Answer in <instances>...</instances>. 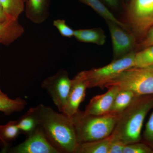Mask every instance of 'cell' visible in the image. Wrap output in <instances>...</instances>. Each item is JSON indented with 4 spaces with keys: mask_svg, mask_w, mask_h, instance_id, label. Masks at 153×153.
Instances as JSON below:
<instances>
[{
    "mask_svg": "<svg viewBox=\"0 0 153 153\" xmlns=\"http://www.w3.org/2000/svg\"><path fill=\"white\" fill-rule=\"evenodd\" d=\"M120 115L110 112L100 115H85L79 110L71 117L78 143L110 136L114 130Z\"/></svg>",
    "mask_w": 153,
    "mask_h": 153,
    "instance_id": "3957f363",
    "label": "cell"
},
{
    "mask_svg": "<svg viewBox=\"0 0 153 153\" xmlns=\"http://www.w3.org/2000/svg\"><path fill=\"white\" fill-rule=\"evenodd\" d=\"M136 52L131 51L119 59L114 60L106 66L78 73L86 82L88 88L99 87L102 89L117 75L128 68L134 67Z\"/></svg>",
    "mask_w": 153,
    "mask_h": 153,
    "instance_id": "5b68a950",
    "label": "cell"
},
{
    "mask_svg": "<svg viewBox=\"0 0 153 153\" xmlns=\"http://www.w3.org/2000/svg\"><path fill=\"white\" fill-rule=\"evenodd\" d=\"M27 105V102L20 97L12 99L6 94L0 95V111L4 113L6 115L22 111Z\"/></svg>",
    "mask_w": 153,
    "mask_h": 153,
    "instance_id": "d6986e66",
    "label": "cell"
},
{
    "mask_svg": "<svg viewBox=\"0 0 153 153\" xmlns=\"http://www.w3.org/2000/svg\"><path fill=\"white\" fill-rule=\"evenodd\" d=\"M137 96L131 91L120 89L115 97L109 112L120 114Z\"/></svg>",
    "mask_w": 153,
    "mask_h": 153,
    "instance_id": "e0dca14e",
    "label": "cell"
},
{
    "mask_svg": "<svg viewBox=\"0 0 153 153\" xmlns=\"http://www.w3.org/2000/svg\"><path fill=\"white\" fill-rule=\"evenodd\" d=\"M153 45V25L147 31L144 37L143 40L140 44L143 48Z\"/></svg>",
    "mask_w": 153,
    "mask_h": 153,
    "instance_id": "4316f807",
    "label": "cell"
},
{
    "mask_svg": "<svg viewBox=\"0 0 153 153\" xmlns=\"http://www.w3.org/2000/svg\"><path fill=\"white\" fill-rule=\"evenodd\" d=\"M126 14L134 33L144 37L153 25V0H130Z\"/></svg>",
    "mask_w": 153,
    "mask_h": 153,
    "instance_id": "8992f818",
    "label": "cell"
},
{
    "mask_svg": "<svg viewBox=\"0 0 153 153\" xmlns=\"http://www.w3.org/2000/svg\"><path fill=\"white\" fill-rule=\"evenodd\" d=\"M71 84L68 72L63 69L42 82L41 88L47 91L59 112L64 111Z\"/></svg>",
    "mask_w": 153,
    "mask_h": 153,
    "instance_id": "52a82bcc",
    "label": "cell"
},
{
    "mask_svg": "<svg viewBox=\"0 0 153 153\" xmlns=\"http://www.w3.org/2000/svg\"><path fill=\"white\" fill-rule=\"evenodd\" d=\"M153 66V45L144 48L142 51L136 52L134 58L135 67Z\"/></svg>",
    "mask_w": 153,
    "mask_h": 153,
    "instance_id": "7402d4cb",
    "label": "cell"
},
{
    "mask_svg": "<svg viewBox=\"0 0 153 153\" xmlns=\"http://www.w3.org/2000/svg\"><path fill=\"white\" fill-rule=\"evenodd\" d=\"M107 4L114 8H117L118 7V0H103Z\"/></svg>",
    "mask_w": 153,
    "mask_h": 153,
    "instance_id": "f1b7e54d",
    "label": "cell"
},
{
    "mask_svg": "<svg viewBox=\"0 0 153 153\" xmlns=\"http://www.w3.org/2000/svg\"><path fill=\"white\" fill-rule=\"evenodd\" d=\"M17 126L20 132L28 134L38 126V121L32 108L17 120Z\"/></svg>",
    "mask_w": 153,
    "mask_h": 153,
    "instance_id": "44dd1931",
    "label": "cell"
},
{
    "mask_svg": "<svg viewBox=\"0 0 153 153\" xmlns=\"http://www.w3.org/2000/svg\"><path fill=\"white\" fill-rule=\"evenodd\" d=\"M25 33L24 27L18 19H7L0 24V44L9 46Z\"/></svg>",
    "mask_w": 153,
    "mask_h": 153,
    "instance_id": "4fadbf2b",
    "label": "cell"
},
{
    "mask_svg": "<svg viewBox=\"0 0 153 153\" xmlns=\"http://www.w3.org/2000/svg\"><path fill=\"white\" fill-rule=\"evenodd\" d=\"M32 108L38 126L51 144L60 153H76L79 143L71 117L42 104Z\"/></svg>",
    "mask_w": 153,
    "mask_h": 153,
    "instance_id": "6da1fadb",
    "label": "cell"
},
{
    "mask_svg": "<svg viewBox=\"0 0 153 153\" xmlns=\"http://www.w3.org/2000/svg\"><path fill=\"white\" fill-rule=\"evenodd\" d=\"M153 108V94L137 96L120 115L112 134L125 144L140 142L145 118Z\"/></svg>",
    "mask_w": 153,
    "mask_h": 153,
    "instance_id": "7a4b0ae2",
    "label": "cell"
},
{
    "mask_svg": "<svg viewBox=\"0 0 153 153\" xmlns=\"http://www.w3.org/2000/svg\"><path fill=\"white\" fill-rule=\"evenodd\" d=\"M112 138L110 144L108 153H123L126 144L112 134Z\"/></svg>",
    "mask_w": 153,
    "mask_h": 153,
    "instance_id": "484cf974",
    "label": "cell"
},
{
    "mask_svg": "<svg viewBox=\"0 0 153 153\" xmlns=\"http://www.w3.org/2000/svg\"><path fill=\"white\" fill-rule=\"evenodd\" d=\"M123 153H153V150L146 143L140 141L126 145Z\"/></svg>",
    "mask_w": 153,
    "mask_h": 153,
    "instance_id": "603a6c76",
    "label": "cell"
},
{
    "mask_svg": "<svg viewBox=\"0 0 153 153\" xmlns=\"http://www.w3.org/2000/svg\"><path fill=\"white\" fill-rule=\"evenodd\" d=\"M143 139L144 142L153 150V111L145 127Z\"/></svg>",
    "mask_w": 153,
    "mask_h": 153,
    "instance_id": "cb8c5ba5",
    "label": "cell"
},
{
    "mask_svg": "<svg viewBox=\"0 0 153 153\" xmlns=\"http://www.w3.org/2000/svg\"><path fill=\"white\" fill-rule=\"evenodd\" d=\"M81 2L89 6L106 21H110L119 25L125 30H128V26L118 20L113 14L100 0H79Z\"/></svg>",
    "mask_w": 153,
    "mask_h": 153,
    "instance_id": "ac0fdd59",
    "label": "cell"
},
{
    "mask_svg": "<svg viewBox=\"0 0 153 153\" xmlns=\"http://www.w3.org/2000/svg\"><path fill=\"white\" fill-rule=\"evenodd\" d=\"M24 1H25V2L26 3V2L27 1V0H24Z\"/></svg>",
    "mask_w": 153,
    "mask_h": 153,
    "instance_id": "4dcf8cb0",
    "label": "cell"
},
{
    "mask_svg": "<svg viewBox=\"0 0 153 153\" xmlns=\"http://www.w3.org/2000/svg\"><path fill=\"white\" fill-rule=\"evenodd\" d=\"M27 136L25 141L12 149L11 153H60L49 142L39 126Z\"/></svg>",
    "mask_w": 153,
    "mask_h": 153,
    "instance_id": "ba28073f",
    "label": "cell"
},
{
    "mask_svg": "<svg viewBox=\"0 0 153 153\" xmlns=\"http://www.w3.org/2000/svg\"><path fill=\"white\" fill-rule=\"evenodd\" d=\"M106 22L112 40L114 60L123 57L132 51L136 44L134 35L114 22Z\"/></svg>",
    "mask_w": 153,
    "mask_h": 153,
    "instance_id": "9c48e42d",
    "label": "cell"
},
{
    "mask_svg": "<svg viewBox=\"0 0 153 153\" xmlns=\"http://www.w3.org/2000/svg\"><path fill=\"white\" fill-rule=\"evenodd\" d=\"M116 85L130 90L137 95L153 94V66L128 68L107 83L105 88Z\"/></svg>",
    "mask_w": 153,
    "mask_h": 153,
    "instance_id": "277c9868",
    "label": "cell"
},
{
    "mask_svg": "<svg viewBox=\"0 0 153 153\" xmlns=\"http://www.w3.org/2000/svg\"><path fill=\"white\" fill-rule=\"evenodd\" d=\"M112 138L111 134L105 138L79 144L76 153H108Z\"/></svg>",
    "mask_w": 153,
    "mask_h": 153,
    "instance_id": "2e32d148",
    "label": "cell"
},
{
    "mask_svg": "<svg viewBox=\"0 0 153 153\" xmlns=\"http://www.w3.org/2000/svg\"><path fill=\"white\" fill-rule=\"evenodd\" d=\"M7 19H18L25 10L24 0H0Z\"/></svg>",
    "mask_w": 153,
    "mask_h": 153,
    "instance_id": "ffe728a7",
    "label": "cell"
},
{
    "mask_svg": "<svg viewBox=\"0 0 153 153\" xmlns=\"http://www.w3.org/2000/svg\"><path fill=\"white\" fill-rule=\"evenodd\" d=\"M53 25L57 28L61 36L66 38H71L74 36V30L68 27L66 21L62 19L54 20Z\"/></svg>",
    "mask_w": 153,
    "mask_h": 153,
    "instance_id": "d4e9b609",
    "label": "cell"
},
{
    "mask_svg": "<svg viewBox=\"0 0 153 153\" xmlns=\"http://www.w3.org/2000/svg\"><path fill=\"white\" fill-rule=\"evenodd\" d=\"M20 133L17 120L10 121L5 125H0V145L3 152L7 151Z\"/></svg>",
    "mask_w": 153,
    "mask_h": 153,
    "instance_id": "9a60e30c",
    "label": "cell"
},
{
    "mask_svg": "<svg viewBox=\"0 0 153 153\" xmlns=\"http://www.w3.org/2000/svg\"><path fill=\"white\" fill-rule=\"evenodd\" d=\"M50 0H27L25 3L26 16L36 24L45 22L49 16Z\"/></svg>",
    "mask_w": 153,
    "mask_h": 153,
    "instance_id": "7c38bea8",
    "label": "cell"
},
{
    "mask_svg": "<svg viewBox=\"0 0 153 153\" xmlns=\"http://www.w3.org/2000/svg\"><path fill=\"white\" fill-rule=\"evenodd\" d=\"M86 82L77 74L71 79V84L63 113L71 117L79 111V105L85 98Z\"/></svg>",
    "mask_w": 153,
    "mask_h": 153,
    "instance_id": "30bf717a",
    "label": "cell"
},
{
    "mask_svg": "<svg viewBox=\"0 0 153 153\" xmlns=\"http://www.w3.org/2000/svg\"><path fill=\"white\" fill-rule=\"evenodd\" d=\"M5 94L3 93L2 91H1V89H0V95H5Z\"/></svg>",
    "mask_w": 153,
    "mask_h": 153,
    "instance_id": "f546056e",
    "label": "cell"
},
{
    "mask_svg": "<svg viewBox=\"0 0 153 153\" xmlns=\"http://www.w3.org/2000/svg\"><path fill=\"white\" fill-rule=\"evenodd\" d=\"M74 36L80 42L92 43L99 46L104 45L106 40L104 32L100 28L74 30Z\"/></svg>",
    "mask_w": 153,
    "mask_h": 153,
    "instance_id": "5bb4252c",
    "label": "cell"
},
{
    "mask_svg": "<svg viewBox=\"0 0 153 153\" xmlns=\"http://www.w3.org/2000/svg\"><path fill=\"white\" fill-rule=\"evenodd\" d=\"M107 88L108 90L106 93L95 96L91 99L83 111L84 114L100 115L109 112L115 97L120 89L116 85Z\"/></svg>",
    "mask_w": 153,
    "mask_h": 153,
    "instance_id": "8fae6325",
    "label": "cell"
},
{
    "mask_svg": "<svg viewBox=\"0 0 153 153\" xmlns=\"http://www.w3.org/2000/svg\"><path fill=\"white\" fill-rule=\"evenodd\" d=\"M7 19V17L3 9L2 5L0 1V24L5 22Z\"/></svg>",
    "mask_w": 153,
    "mask_h": 153,
    "instance_id": "83f0119b",
    "label": "cell"
}]
</instances>
